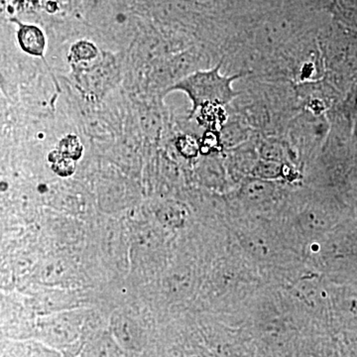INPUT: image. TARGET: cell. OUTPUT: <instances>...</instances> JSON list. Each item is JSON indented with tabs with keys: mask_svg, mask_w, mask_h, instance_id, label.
<instances>
[{
	"mask_svg": "<svg viewBox=\"0 0 357 357\" xmlns=\"http://www.w3.org/2000/svg\"><path fill=\"white\" fill-rule=\"evenodd\" d=\"M84 357H123V349L115 342L112 333H103L86 345Z\"/></svg>",
	"mask_w": 357,
	"mask_h": 357,
	"instance_id": "5b68a950",
	"label": "cell"
},
{
	"mask_svg": "<svg viewBox=\"0 0 357 357\" xmlns=\"http://www.w3.org/2000/svg\"><path fill=\"white\" fill-rule=\"evenodd\" d=\"M282 167L279 162L265 160L259 162L255 168V175L261 178H278L281 175Z\"/></svg>",
	"mask_w": 357,
	"mask_h": 357,
	"instance_id": "4fadbf2b",
	"label": "cell"
},
{
	"mask_svg": "<svg viewBox=\"0 0 357 357\" xmlns=\"http://www.w3.org/2000/svg\"><path fill=\"white\" fill-rule=\"evenodd\" d=\"M340 14L347 24L357 29V2L347 0L340 7Z\"/></svg>",
	"mask_w": 357,
	"mask_h": 357,
	"instance_id": "9a60e30c",
	"label": "cell"
},
{
	"mask_svg": "<svg viewBox=\"0 0 357 357\" xmlns=\"http://www.w3.org/2000/svg\"><path fill=\"white\" fill-rule=\"evenodd\" d=\"M83 318L76 312L56 314L42 319L38 324V335L49 347H66L74 344L81 335Z\"/></svg>",
	"mask_w": 357,
	"mask_h": 357,
	"instance_id": "7a4b0ae2",
	"label": "cell"
},
{
	"mask_svg": "<svg viewBox=\"0 0 357 357\" xmlns=\"http://www.w3.org/2000/svg\"><path fill=\"white\" fill-rule=\"evenodd\" d=\"M56 149H58L60 153L64 155L67 158L75 160V161L81 158L84 152L83 144L75 134H68L63 137L58 143Z\"/></svg>",
	"mask_w": 357,
	"mask_h": 357,
	"instance_id": "ba28073f",
	"label": "cell"
},
{
	"mask_svg": "<svg viewBox=\"0 0 357 357\" xmlns=\"http://www.w3.org/2000/svg\"><path fill=\"white\" fill-rule=\"evenodd\" d=\"M110 333L123 351H139L144 344V333L139 323L126 312H116L110 324Z\"/></svg>",
	"mask_w": 357,
	"mask_h": 357,
	"instance_id": "3957f363",
	"label": "cell"
},
{
	"mask_svg": "<svg viewBox=\"0 0 357 357\" xmlns=\"http://www.w3.org/2000/svg\"><path fill=\"white\" fill-rule=\"evenodd\" d=\"M48 159L52 164V170L61 177H69L76 170V161L67 158L58 149L53 150L49 154Z\"/></svg>",
	"mask_w": 357,
	"mask_h": 357,
	"instance_id": "52a82bcc",
	"label": "cell"
},
{
	"mask_svg": "<svg viewBox=\"0 0 357 357\" xmlns=\"http://www.w3.org/2000/svg\"><path fill=\"white\" fill-rule=\"evenodd\" d=\"M18 357H60L57 352L51 349L49 345L38 342H27L20 344L17 349Z\"/></svg>",
	"mask_w": 357,
	"mask_h": 357,
	"instance_id": "9c48e42d",
	"label": "cell"
},
{
	"mask_svg": "<svg viewBox=\"0 0 357 357\" xmlns=\"http://www.w3.org/2000/svg\"><path fill=\"white\" fill-rule=\"evenodd\" d=\"M18 25L17 39L20 48L28 55L41 58L49 69V66L45 60L46 50V38L43 31L35 25L23 24L20 21L13 20Z\"/></svg>",
	"mask_w": 357,
	"mask_h": 357,
	"instance_id": "277c9868",
	"label": "cell"
},
{
	"mask_svg": "<svg viewBox=\"0 0 357 357\" xmlns=\"http://www.w3.org/2000/svg\"><path fill=\"white\" fill-rule=\"evenodd\" d=\"M222 142L220 134L215 130H211L208 129L204 134L201 142H199V147H201V152L204 154H208L211 152L220 151L222 148Z\"/></svg>",
	"mask_w": 357,
	"mask_h": 357,
	"instance_id": "5bb4252c",
	"label": "cell"
},
{
	"mask_svg": "<svg viewBox=\"0 0 357 357\" xmlns=\"http://www.w3.org/2000/svg\"><path fill=\"white\" fill-rule=\"evenodd\" d=\"M244 196L248 199H261L267 198L272 192V185L262 180L251 181L243 189Z\"/></svg>",
	"mask_w": 357,
	"mask_h": 357,
	"instance_id": "30bf717a",
	"label": "cell"
},
{
	"mask_svg": "<svg viewBox=\"0 0 357 357\" xmlns=\"http://www.w3.org/2000/svg\"><path fill=\"white\" fill-rule=\"evenodd\" d=\"M176 147L181 155L188 159L196 158L201 152L199 141L189 134L180 136L176 142Z\"/></svg>",
	"mask_w": 357,
	"mask_h": 357,
	"instance_id": "8fae6325",
	"label": "cell"
},
{
	"mask_svg": "<svg viewBox=\"0 0 357 357\" xmlns=\"http://www.w3.org/2000/svg\"><path fill=\"white\" fill-rule=\"evenodd\" d=\"M98 55L96 45L89 41H79L70 48L69 60L75 64L93 62Z\"/></svg>",
	"mask_w": 357,
	"mask_h": 357,
	"instance_id": "8992f818",
	"label": "cell"
},
{
	"mask_svg": "<svg viewBox=\"0 0 357 357\" xmlns=\"http://www.w3.org/2000/svg\"><path fill=\"white\" fill-rule=\"evenodd\" d=\"M222 62L211 70H197L189 76L178 79L167 89L165 93L172 91H182L188 96L192 102L189 119H191L197 110L204 105H227L238 96V93L232 88V84L243 77V75H234L231 77L222 76L220 74Z\"/></svg>",
	"mask_w": 357,
	"mask_h": 357,
	"instance_id": "6da1fadb",
	"label": "cell"
},
{
	"mask_svg": "<svg viewBox=\"0 0 357 357\" xmlns=\"http://www.w3.org/2000/svg\"><path fill=\"white\" fill-rule=\"evenodd\" d=\"M201 117H203L204 123L208 124L211 130L217 131L218 124L222 123L223 115L222 107L220 105H204L201 107Z\"/></svg>",
	"mask_w": 357,
	"mask_h": 357,
	"instance_id": "7c38bea8",
	"label": "cell"
}]
</instances>
